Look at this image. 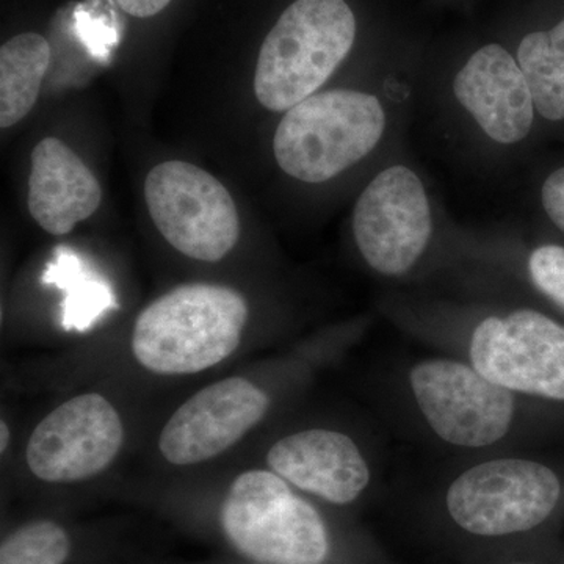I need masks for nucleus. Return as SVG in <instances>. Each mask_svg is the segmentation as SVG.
<instances>
[{
  "label": "nucleus",
  "instance_id": "1",
  "mask_svg": "<svg viewBox=\"0 0 564 564\" xmlns=\"http://www.w3.org/2000/svg\"><path fill=\"white\" fill-rule=\"evenodd\" d=\"M247 321V300L234 289L207 282L180 285L141 311L132 352L152 373L203 372L239 348Z\"/></svg>",
  "mask_w": 564,
  "mask_h": 564
},
{
  "label": "nucleus",
  "instance_id": "2",
  "mask_svg": "<svg viewBox=\"0 0 564 564\" xmlns=\"http://www.w3.org/2000/svg\"><path fill=\"white\" fill-rule=\"evenodd\" d=\"M356 39V18L345 0H295L259 52L254 74L258 101L288 111L329 79Z\"/></svg>",
  "mask_w": 564,
  "mask_h": 564
},
{
  "label": "nucleus",
  "instance_id": "3",
  "mask_svg": "<svg viewBox=\"0 0 564 564\" xmlns=\"http://www.w3.org/2000/svg\"><path fill=\"white\" fill-rule=\"evenodd\" d=\"M386 115L377 96L329 90L285 111L273 139L282 172L322 184L369 155L383 137Z\"/></svg>",
  "mask_w": 564,
  "mask_h": 564
},
{
  "label": "nucleus",
  "instance_id": "4",
  "mask_svg": "<svg viewBox=\"0 0 564 564\" xmlns=\"http://www.w3.org/2000/svg\"><path fill=\"white\" fill-rule=\"evenodd\" d=\"M220 522L232 547L259 564H321L328 555L321 514L274 473L239 475L221 505Z\"/></svg>",
  "mask_w": 564,
  "mask_h": 564
},
{
  "label": "nucleus",
  "instance_id": "5",
  "mask_svg": "<svg viewBox=\"0 0 564 564\" xmlns=\"http://www.w3.org/2000/svg\"><path fill=\"white\" fill-rule=\"evenodd\" d=\"M144 199L155 228L187 258L218 262L239 242L231 193L199 166L181 161L154 166L144 182Z\"/></svg>",
  "mask_w": 564,
  "mask_h": 564
},
{
  "label": "nucleus",
  "instance_id": "6",
  "mask_svg": "<svg viewBox=\"0 0 564 564\" xmlns=\"http://www.w3.org/2000/svg\"><path fill=\"white\" fill-rule=\"evenodd\" d=\"M562 485L554 470L527 459H496L466 470L447 492L456 524L478 536H505L543 524Z\"/></svg>",
  "mask_w": 564,
  "mask_h": 564
},
{
  "label": "nucleus",
  "instance_id": "7",
  "mask_svg": "<svg viewBox=\"0 0 564 564\" xmlns=\"http://www.w3.org/2000/svg\"><path fill=\"white\" fill-rule=\"evenodd\" d=\"M411 388L437 436L462 447H486L502 440L514 414L513 393L475 367L432 359L413 367Z\"/></svg>",
  "mask_w": 564,
  "mask_h": 564
},
{
  "label": "nucleus",
  "instance_id": "8",
  "mask_svg": "<svg viewBox=\"0 0 564 564\" xmlns=\"http://www.w3.org/2000/svg\"><path fill=\"white\" fill-rule=\"evenodd\" d=\"M470 361L508 391L564 400V326L536 311L481 322L470 340Z\"/></svg>",
  "mask_w": 564,
  "mask_h": 564
},
{
  "label": "nucleus",
  "instance_id": "9",
  "mask_svg": "<svg viewBox=\"0 0 564 564\" xmlns=\"http://www.w3.org/2000/svg\"><path fill=\"white\" fill-rule=\"evenodd\" d=\"M432 209L413 170L393 165L359 196L352 232L362 258L388 276L406 273L432 237Z\"/></svg>",
  "mask_w": 564,
  "mask_h": 564
},
{
  "label": "nucleus",
  "instance_id": "10",
  "mask_svg": "<svg viewBox=\"0 0 564 564\" xmlns=\"http://www.w3.org/2000/svg\"><path fill=\"white\" fill-rule=\"evenodd\" d=\"M124 437L120 414L101 393L74 397L33 430L29 469L47 484H76L104 473Z\"/></svg>",
  "mask_w": 564,
  "mask_h": 564
},
{
  "label": "nucleus",
  "instance_id": "11",
  "mask_svg": "<svg viewBox=\"0 0 564 564\" xmlns=\"http://www.w3.org/2000/svg\"><path fill=\"white\" fill-rule=\"evenodd\" d=\"M269 406L267 393L247 378H226L177 408L159 436V451L174 466L207 462L239 443Z\"/></svg>",
  "mask_w": 564,
  "mask_h": 564
},
{
  "label": "nucleus",
  "instance_id": "12",
  "mask_svg": "<svg viewBox=\"0 0 564 564\" xmlns=\"http://www.w3.org/2000/svg\"><path fill=\"white\" fill-rule=\"evenodd\" d=\"M454 91L489 139L514 144L529 135L534 117L532 91L519 63L500 44L475 52L456 74Z\"/></svg>",
  "mask_w": 564,
  "mask_h": 564
},
{
  "label": "nucleus",
  "instance_id": "13",
  "mask_svg": "<svg viewBox=\"0 0 564 564\" xmlns=\"http://www.w3.org/2000/svg\"><path fill=\"white\" fill-rule=\"evenodd\" d=\"M267 462L285 481L337 505L358 499L370 480L369 466L356 444L332 430L282 437L270 448Z\"/></svg>",
  "mask_w": 564,
  "mask_h": 564
},
{
  "label": "nucleus",
  "instance_id": "14",
  "mask_svg": "<svg viewBox=\"0 0 564 564\" xmlns=\"http://www.w3.org/2000/svg\"><path fill=\"white\" fill-rule=\"evenodd\" d=\"M28 202L33 220L44 231L65 236L99 209L102 188L76 152L47 137L32 152Z\"/></svg>",
  "mask_w": 564,
  "mask_h": 564
},
{
  "label": "nucleus",
  "instance_id": "15",
  "mask_svg": "<svg viewBox=\"0 0 564 564\" xmlns=\"http://www.w3.org/2000/svg\"><path fill=\"white\" fill-rule=\"evenodd\" d=\"M51 63V46L39 33H21L0 50V126L20 122L35 106Z\"/></svg>",
  "mask_w": 564,
  "mask_h": 564
},
{
  "label": "nucleus",
  "instance_id": "16",
  "mask_svg": "<svg viewBox=\"0 0 564 564\" xmlns=\"http://www.w3.org/2000/svg\"><path fill=\"white\" fill-rule=\"evenodd\" d=\"M518 63L538 113L551 121L564 120V20L552 31L527 35Z\"/></svg>",
  "mask_w": 564,
  "mask_h": 564
},
{
  "label": "nucleus",
  "instance_id": "17",
  "mask_svg": "<svg viewBox=\"0 0 564 564\" xmlns=\"http://www.w3.org/2000/svg\"><path fill=\"white\" fill-rule=\"evenodd\" d=\"M44 281L55 282L68 293L63 321L66 328H87L98 315L113 304L109 285L90 274H85L77 256L63 248L58 251L57 261L50 267V272L44 274Z\"/></svg>",
  "mask_w": 564,
  "mask_h": 564
},
{
  "label": "nucleus",
  "instance_id": "18",
  "mask_svg": "<svg viewBox=\"0 0 564 564\" xmlns=\"http://www.w3.org/2000/svg\"><path fill=\"white\" fill-rule=\"evenodd\" d=\"M69 552V536L63 527L52 521H33L2 541L0 564H63Z\"/></svg>",
  "mask_w": 564,
  "mask_h": 564
},
{
  "label": "nucleus",
  "instance_id": "19",
  "mask_svg": "<svg viewBox=\"0 0 564 564\" xmlns=\"http://www.w3.org/2000/svg\"><path fill=\"white\" fill-rule=\"evenodd\" d=\"M532 281L545 296L564 310V248L544 245L530 256Z\"/></svg>",
  "mask_w": 564,
  "mask_h": 564
},
{
  "label": "nucleus",
  "instance_id": "20",
  "mask_svg": "<svg viewBox=\"0 0 564 564\" xmlns=\"http://www.w3.org/2000/svg\"><path fill=\"white\" fill-rule=\"evenodd\" d=\"M77 29L80 39L90 47L91 54L99 58H106L110 44L115 41L113 32H110L102 22L93 21L85 13H77Z\"/></svg>",
  "mask_w": 564,
  "mask_h": 564
},
{
  "label": "nucleus",
  "instance_id": "21",
  "mask_svg": "<svg viewBox=\"0 0 564 564\" xmlns=\"http://www.w3.org/2000/svg\"><path fill=\"white\" fill-rule=\"evenodd\" d=\"M541 196L549 218L564 232V166L545 180Z\"/></svg>",
  "mask_w": 564,
  "mask_h": 564
},
{
  "label": "nucleus",
  "instance_id": "22",
  "mask_svg": "<svg viewBox=\"0 0 564 564\" xmlns=\"http://www.w3.org/2000/svg\"><path fill=\"white\" fill-rule=\"evenodd\" d=\"M126 13L135 18H152L165 10L173 0H117Z\"/></svg>",
  "mask_w": 564,
  "mask_h": 564
},
{
  "label": "nucleus",
  "instance_id": "23",
  "mask_svg": "<svg viewBox=\"0 0 564 564\" xmlns=\"http://www.w3.org/2000/svg\"><path fill=\"white\" fill-rule=\"evenodd\" d=\"M9 443H10L9 425H7V423L2 421V423H0V451H2V454H3V452L7 451V447H9Z\"/></svg>",
  "mask_w": 564,
  "mask_h": 564
},
{
  "label": "nucleus",
  "instance_id": "24",
  "mask_svg": "<svg viewBox=\"0 0 564 564\" xmlns=\"http://www.w3.org/2000/svg\"><path fill=\"white\" fill-rule=\"evenodd\" d=\"M259 564V563H258Z\"/></svg>",
  "mask_w": 564,
  "mask_h": 564
}]
</instances>
